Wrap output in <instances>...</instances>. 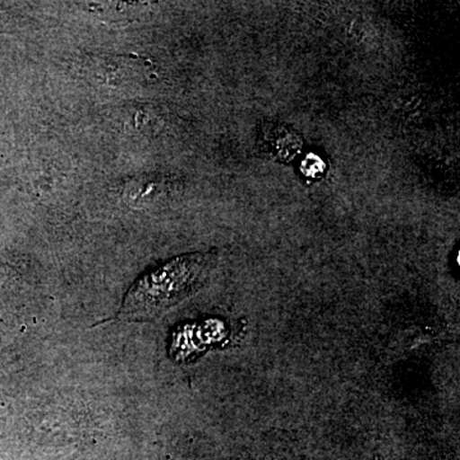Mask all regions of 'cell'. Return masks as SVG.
Instances as JSON below:
<instances>
[{"instance_id": "6da1fadb", "label": "cell", "mask_w": 460, "mask_h": 460, "mask_svg": "<svg viewBox=\"0 0 460 460\" xmlns=\"http://www.w3.org/2000/svg\"><path fill=\"white\" fill-rule=\"evenodd\" d=\"M211 253H190L142 275L124 298L118 317L154 320L201 289L214 268Z\"/></svg>"}]
</instances>
